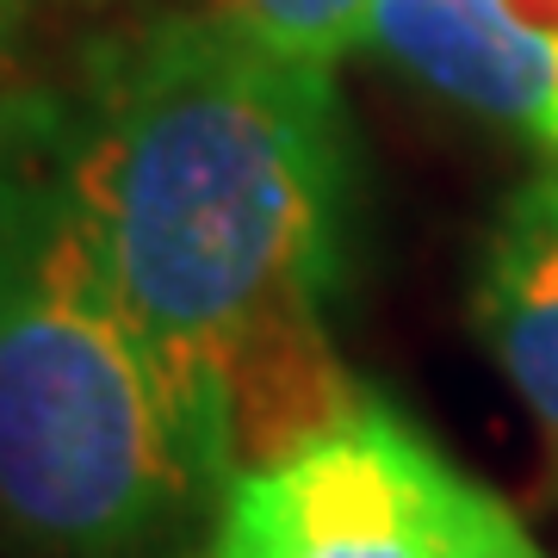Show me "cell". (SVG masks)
Masks as SVG:
<instances>
[{
    "label": "cell",
    "mask_w": 558,
    "mask_h": 558,
    "mask_svg": "<svg viewBox=\"0 0 558 558\" xmlns=\"http://www.w3.org/2000/svg\"><path fill=\"white\" fill-rule=\"evenodd\" d=\"M453 558H546V553H539V539L521 527V515L509 502L465 478L459 527H453Z\"/></svg>",
    "instance_id": "cell-7"
},
{
    "label": "cell",
    "mask_w": 558,
    "mask_h": 558,
    "mask_svg": "<svg viewBox=\"0 0 558 558\" xmlns=\"http://www.w3.org/2000/svg\"><path fill=\"white\" fill-rule=\"evenodd\" d=\"M465 472L385 398L242 465L211 509L205 558H453Z\"/></svg>",
    "instance_id": "cell-3"
},
{
    "label": "cell",
    "mask_w": 558,
    "mask_h": 558,
    "mask_svg": "<svg viewBox=\"0 0 558 558\" xmlns=\"http://www.w3.org/2000/svg\"><path fill=\"white\" fill-rule=\"evenodd\" d=\"M472 323L558 465V161L497 205L472 274Z\"/></svg>",
    "instance_id": "cell-5"
},
{
    "label": "cell",
    "mask_w": 558,
    "mask_h": 558,
    "mask_svg": "<svg viewBox=\"0 0 558 558\" xmlns=\"http://www.w3.org/2000/svg\"><path fill=\"white\" fill-rule=\"evenodd\" d=\"M205 515L156 366L62 149L57 94H0V534L149 558Z\"/></svg>",
    "instance_id": "cell-2"
},
{
    "label": "cell",
    "mask_w": 558,
    "mask_h": 558,
    "mask_svg": "<svg viewBox=\"0 0 558 558\" xmlns=\"http://www.w3.org/2000/svg\"><path fill=\"white\" fill-rule=\"evenodd\" d=\"M57 119L211 515L242 465L299 447L360 398L329 348L354 255L336 69L161 7L87 50Z\"/></svg>",
    "instance_id": "cell-1"
},
{
    "label": "cell",
    "mask_w": 558,
    "mask_h": 558,
    "mask_svg": "<svg viewBox=\"0 0 558 558\" xmlns=\"http://www.w3.org/2000/svg\"><path fill=\"white\" fill-rule=\"evenodd\" d=\"M366 50L558 161V32L515 0H379Z\"/></svg>",
    "instance_id": "cell-4"
},
{
    "label": "cell",
    "mask_w": 558,
    "mask_h": 558,
    "mask_svg": "<svg viewBox=\"0 0 558 558\" xmlns=\"http://www.w3.org/2000/svg\"><path fill=\"white\" fill-rule=\"evenodd\" d=\"M174 13L211 20L230 38H248L274 57L336 69L348 50H366V20L379 0H168Z\"/></svg>",
    "instance_id": "cell-6"
}]
</instances>
